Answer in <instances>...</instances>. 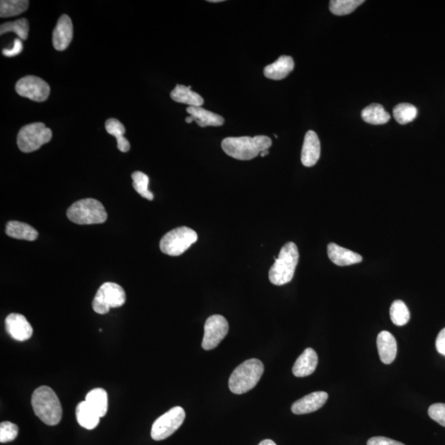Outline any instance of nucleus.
<instances>
[{
  "label": "nucleus",
  "instance_id": "4c0bfd02",
  "mask_svg": "<svg viewBox=\"0 0 445 445\" xmlns=\"http://www.w3.org/2000/svg\"><path fill=\"white\" fill-rule=\"evenodd\" d=\"M258 445H278V444H276L274 442H272L271 439H264V440H262V442H260V444H259Z\"/></svg>",
  "mask_w": 445,
  "mask_h": 445
},
{
  "label": "nucleus",
  "instance_id": "f257e3e1",
  "mask_svg": "<svg viewBox=\"0 0 445 445\" xmlns=\"http://www.w3.org/2000/svg\"><path fill=\"white\" fill-rule=\"evenodd\" d=\"M272 141L270 137H228L222 141L224 153L239 161H251L264 151L270 149Z\"/></svg>",
  "mask_w": 445,
  "mask_h": 445
},
{
  "label": "nucleus",
  "instance_id": "bb28decb",
  "mask_svg": "<svg viewBox=\"0 0 445 445\" xmlns=\"http://www.w3.org/2000/svg\"><path fill=\"white\" fill-rule=\"evenodd\" d=\"M28 0H2L0 2V17L10 18L21 15L28 10Z\"/></svg>",
  "mask_w": 445,
  "mask_h": 445
},
{
  "label": "nucleus",
  "instance_id": "1a4fd4ad",
  "mask_svg": "<svg viewBox=\"0 0 445 445\" xmlns=\"http://www.w3.org/2000/svg\"><path fill=\"white\" fill-rule=\"evenodd\" d=\"M185 418V413L183 408H172L154 422L151 437L156 442L170 437L183 424Z\"/></svg>",
  "mask_w": 445,
  "mask_h": 445
},
{
  "label": "nucleus",
  "instance_id": "aec40b11",
  "mask_svg": "<svg viewBox=\"0 0 445 445\" xmlns=\"http://www.w3.org/2000/svg\"><path fill=\"white\" fill-rule=\"evenodd\" d=\"M295 62L291 56L282 55L274 63L264 69V75L267 79L282 80L293 71Z\"/></svg>",
  "mask_w": 445,
  "mask_h": 445
},
{
  "label": "nucleus",
  "instance_id": "72a5a7b5",
  "mask_svg": "<svg viewBox=\"0 0 445 445\" xmlns=\"http://www.w3.org/2000/svg\"><path fill=\"white\" fill-rule=\"evenodd\" d=\"M428 415L432 420L445 427V403H435L428 409Z\"/></svg>",
  "mask_w": 445,
  "mask_h": 445
},
{
  "label": "nucleus",
  "instance_id": "7c9ffc66",
  "mask_svg": "<svg viewBox=\"0 0 445 445\" xmlns=\"http://www.w3.org/2000/svg\"><path fill=\"white\" fill-rule=\"evenodd\" d=\"M390 318L393 324L399 327L404 326L409 322V309L403 301L393 302L390 308Z\"/></svg>",
  "mask_w": 445,
  "mask_h": 445
},
{
  "label": "nucleus",
  "instance_id": "c756f323",
  "mask_svg": "<svg viewBox=\"0 0 445 445\" xmlns=\"http://www.w3.org/2000/svg\"><path fill=\"white\" fill-rule=\"evenodd\" d=\"M417 107L410 103H401L393 109V116L397 123L406 125L413 122L417 118Z\"/></svg>",
  "mask_w": 445,
  "mask_h": 445
},
{
  "label": "nucleus",
  "instance_id": "58836bf2",
  "mask_svg": "<svg viewBox=\"0 0 445 445\" xmlns=\"http://www.w3.org/2000/svg\"><path fill=\"white\" fill-rule=\"evenodd\" d=\"M269 154V150H266L264 152L260 154L261 157H265L266 155Z\"/></svg>",
  "mask_w": 445,
  "mask_h": 445
},
{
  "label": "nucleus",
  "instance_id": "a878e982",
  "mask_svg": "<svg viewBox=\"0 0 445 445\" xmlns=\"http://www.w3.org/2000/svg\"><path fill=\"white\" fill-rule=\"evenodd\" d=\"M105 127L107 133L118 140V148L120 151L127 153L131 149L129 142L124 137L125 128L122 122H120L118 119L111 118L107 120Z\"/></svg>",
  "mask_w": 445,
  "mask_h": 445
},
{
  "label": "nucleus",
  "instance_id": "ddd939ff",
  "mask_svg": "<svg viewBox=\"0 0 445 445\" xmlns=\"http://www.w3.org/2000/svg\"><path fill=\"white\" fill-rule=\"evenodd\" d=\"M328 399L326 392H314L295 401L291 410L296 415H304L316 412L322 408Z\"/></svg>",
  "mask_w": 445,
  "mask_h": 445
},
{
  "label": "nucleus",
  "instance_id": "f704fd0d",
  "mask_svg": "<svg viewBox=\"0 0 445 445\" xmlns=\"http://www.w3.org/2000/svg\"><path fill=\"white\" fill-rule=\"evenodd\" d=\"M24 50L23 42L20 38H16L14 42V46L11 49H3L2 53L6 57H14V56L19 55Z\"/></svg>",
  "mask_w": 445,
  "mask_h": 445
},
{
  "label": "nucleus",
  "instance_id": "2eb2a0df",
  "mask_svg": "<svg viewBox=\"0 0 445 445\" xmlns=\"http://www.w3.org/2000/svg\"><path fill=\"white\" fill-rule=\"evenodd\" d=\"M73 24L68 15H62L58 20L53 32V42L55 49L63 51L68 48L73 39Z\"/></svg>",
  "mask_w": 445,
  "mask_h": 445
},
{
  "label": "nucleus",
  "instance_id": "9d476101",
  "mask_svg": "<svg viewBox=\"0 0 445 445\" xmlns=\"http://www.w3.org/2000/svg\"><path fill=\"white\" fill-rule=\"evenodd\" d=\"M15 90L21 97L37 102H45L51 93L50 86L46 81L33 75L24 77L17 82Z\"/></svg>",
  "mask_w": 445,
  "mask_h": 445
},
{
  "label": "nucleus",
  "instance_id": "5701e85b",
  "mask_svg": "<svg viewBox=\"0 0 445 445\" xmlns=\"http://www.w3.org/2000/svg\"><path fill=\"white\" fill-rule=\"evenodd\" d=\"M76 418L78 423L82 427L87 430H93L99 424L101 417L86 403V401H84L77 406Z\"/></svg>",
  "mask_w": 445,
  "mask_h": 445
},
{
  "label": "nucleus",
  "instance_id": "a211bd4d",
  "mask_svg": "<svg viewBox=\"0 0 445 445\" xmlns=\"http://www.w3.org/2000/svg\"><path fill=\"white\" fill-rule=\"evenodd\" d=\"M377 347L380 361L383 364L390 365L394 361L397 352V341L390 332L383 331L380 332L377 338Z\"/></svg>",
  "mask_w": 445,
  "mask_h": 445
},
{
  "label": "nucleus",
  "instance_id": "9b49d317",
  "mask_svg": "<svg viewBox=\"0 0 445 445\" xmlns=\"http://www.w3.org/2000/svg\"><path fill=\"white\" fill-rule=\"evenodd\" d=\"M228 332V323L221 315H212L205 323V334L201 347L210 351L218 347Z\"/></svg>",
  "mask_w": 445,
  "mask_h": 445
},
{
  "label": "nucleus",
  "instance_id": "dca6fc26",
  "mask_svg": "<svg viewBox=\"0 0 445 445\" xmlns=\"http://www.w3.org/2000/svg\"><path fill=\"white\" fill-rule=\"evenodd\" d=\"M318 357L316 352L312 348H307L297 358L293 366V374L298 378L307 377L316 370Z\"/></svg>",
  "mask_w": 445,
  "mask_h": 445
},
{
  "label": "nucleus",
  "instance_id": "423d86ee",
  "mask_svg": "<svg viewBox=\"0 0 445 445\" xmlns=\"http://www.w3.org/2000/svg\"><path fill=\"white\" fill-rule=\"evenodd\" d=\"M198 239L197 233L188 227H179L166 233L161 241V250L168 256L178 257Z\"/></svg>",
  "mask_w": 445,
  "mask_h": 445
},
{
  "label": "nucleus",
  "instance_id": "393cba45",
  "mask_svg": "<svg viewBox=\"0 0 445 445\" xmlns=\"http://www.w3.org/2000/svg\"><path fill=\"white\" fill-rule=\"evenodd\" d=\"M361 116L365 122L372 125L386 124L391 118V116L384 107L377 103L365 107L361 112Z\"/></svg>",
  "mask_w": 445,
  "mask_h": 445
},
{
  "label": "nucleus",
  "instance_id": "4468645a",
  "mask_svg": "<svg viewBox=\"0 0 445 445\" xmlns=\"http://www.w3.org/2000/svg\"><path fill=\"white\" fill-rule=\"evenodd\" d=\"M321 154V145L318 136L314 131L306 133L303 148H302L301 162L305 167H313L318 163Z\"/></svg>",
  "mask_w": 445,
  "mask_h": 445
},
{
  "label": "nucleus",
  "instance_id": "412c9836",
  "mask_svg": "<svg viewBox=\"0 0 445 445\" xmlns=\"http://www.w3.org/2000/svg\"><path fill=\"white\" fill-rule=\"evenodd\" d=\"M172 100L179 103H183L189 107H201L204 105V99L200 94L192 92V86L185 87L184 85H176L170 94Z\"/></svg>",
  "mask_w": 445,
  "mask_h": 445
},
{
  "label": "nucleus",
  "instance_id": "ea45409f",
  "mask_svg": "<svg viewBox=\"0 0 445 445\" xmlns=\"http://www.w3.org/2000/svg\"><path fill=\"white\" fill-rule=\"evenodd\" d=\"M210 3H220L224 2L223 0H209Z\"/></svg>",
  "mask_w": 445,
  "mask_h": 445
},
{
  "label": "nucleus",
  "instance_id": "6e6552de",
  "mask_svg": "<svg viewBox=\"0 0 445 445\" xmlns=\"http://www.w3.org/2000/svg\"><path fill=\"white\" fill-rule=\"evenodd\" d=\"M127 296L118 284L107 282L99 288L93 300V309L98 314H106L111 308H119L125 303Z\"/></svg>",
  "mask_w": 445,
  "mask_h": 445
},
{
  "label": "nucleus",
  "instance_id": "2f4dec72",
  "mask_svg": "<svg viewBox=\"0 0 445 445\" xmlns=\"http://www.w3.org/2000/svg\"><path fill=\"white\" fill-rule=\"evenodd\" d=\"M131 178L133 180L134 189H135L142 197L149 201H153L154 194L149 190V176L145 174L144 172L137 171L133 172Z\"/></svg>",
  "mask_w": 445,
  "mask_h": 445
},
{
  "label": "nucleus",
  "instance_id": "7ed1b4c3",
  "mask_svg": "<svg viewBox=\"0 0 445 445\" xmlns=\"http://www.w3.org/2000/svg\"><path fill=\"white\" fill-rule=\"evenodd\" d=\"M274 258L275 263L269 271L270 282L278 287L291 282L300 258L296 244L288 242L280 249L278 257Z\"/></svg>",
  "mask_w": 445,
  "mask_h": 445
},
{
  "label": "nucleus",
  "instance_id": "0eeeda50",
  "mask_svg": "<svg viewBox=\"0 0 445 445\" xmlns=\"http://www.w3.org/2000/svg\"><path fill=\"white\" fill-rule=\"evenodd\" d=\"M53 138V131L44 123H32L21 127L17 143L21 152L32 153L47 144Z\"/></svg>",
  "mask_w": 445,
  "mask_h": 445
},
{
  "label": "nucleus",
  "instance_id": "b1692460",
  "mask_svg": "<svg viewBox=\"0 0 445 445\" xmlns=\"http://www.w3.org/2000/svg\"><path fill=\"white\" fill-rule=\"evenodd\" d=\"M87 403L99 417L106 416L108 409V397L107 392L103 388H94L85 397Z\"/></svg>",
  "mask_w": 445,
  "mask_h": 445
},
{
  "label": "nucleus",
  "instance_id": "473e14b6",
  "mask_svg": "<svg viewBox=\"0 0 445 445\" xmlns=\"http://www.w3.org/2000/svg\"><path fill=\"white\" fill-rule=\"evenodd\" d=\"M18 434L19 427L14 423L4 421L0 424V442H11L17 438Z\"/></svg>",
  "mask_w": 445,
  "mask_h": 445
},
{
  "label": "nucleus",
  "instance_id": "c9c22d12",
  "mask_svg": "<svg viewBox=\"0 0 445 445\" xmlns=\"http://www.w3.org/2000/svg\"><path fill=\"white\" fill-rule=\"evenodd\" d=\"M367 445H405L403 443L397 442L390 438L383 437V436H376L371 438L367 442Z\"/></svg>",
  "mask_w": 445,
  "mask_h": 445
},
{
  "label": "nucleus",
  "instance_id": "f3484780",
  "mask_svg": "<svg viewBox=\"0 0 445 445\" xmlns=\"http://www.w3.org/2000/svg\"><path fill=\"white\" fill-rule=\"evenodd\" d=\"M327 255L330 260L339 266L357 264L363 261V257L360 254L340 247L334 243L328 244Z\"/></svg>",
  "mask_w": 445,
  "mask_h": 445
},
{
  "label": "nucleus",
  "instance_id": "f03ea898",
  "mask_svg": "<svg viewBox=\"0 0 445 445\" xmlns=\"http://www.w3.org/2000/svg\"><path fill=\"white\" fill-rule=\"evenodd\" d=\"M32 406L36 416L48 426L58 425L62 418V407L56 393L47 386L33 393Z\"/></svg>",
  "mask_w": 445,
  "mask_h": 445
},
{
  "label": "nucleus",
  "instance_id": "4be33fe9",
  "mask_svg": "<svg viewBox=\"0 0 445 445\" xmlns=\"http://www.w3.org/2000/svg\"><path fill=\"white\" fill-rule=\"evenodd\" d=\"M6 235L16 239L34 241L38 237V233L29 224L19 221H10L6 224Z\"/></svg>",
  "mask_w": 445,
  "mask_h": 445
},
{
  "label": "nucleus",
  "instance_id": "e433bc0d",
  "mask_svg": "<svg viewBox=\"0 0 445 445\" xmlns=\"http://www.w3.org/2000/svg\"><path fill=\"white\" fill-rule=\"evenodd\" d=\"M435 347L437 352L445 356V327L439 332L435 340Z\"/></svg>",
  "mask_w": 445,
  "mask_h": 445
},
{
  "label": "nucleus",
  "instance_id": "f8f14e48",
  "mask_svg": "<svg viewBox=\"0 0 445 445\" xmlns=\"http://www.w3.org/2000/svg\"><path fill=\"white\" fill-rule=\"evenodd\" d=\"M6 329L12 338L25 341L32 338L33 329L24 315L11 314L6 319Z\"/></svg>",
  "mask_w": 445,
  "mask_h": 445
},
{
  "label": "nucleus",
  "instance_id": "c85d7f7f",
  "mask_svg": "<svg viewBox=\"0 0 445 445\" xmlns=\"http://www.w3.org/2000/svg\"><path fill=\"white\" fill-rule=\"evenodd\" d=\"M364 3V0H332L329 8L334 15L344 16L352 14Z\"/></svg>",
  "mask_w": 445,
  "mask_h": 445
},
{
  "label": "nucleus",
  "instance_id": "6ab92c4d",
  "mask_svg": "<svg viewBox=\"0 0 445 445\" xmlns=\"http://www.w3.org/2000/svg\"><path fill=\"white\" fill-rule=\"evenodd\" d=\"M188 113L191 116L193 122H197L199 127H221L224 119L221 116L214 113L202 107H188Z\"/></svg>",
  "mask_w": 445,
  "mask_h": 445
},
{
  "label": "nucleus",
  "instance_id": "39448f33",
  "mask_svg": "<svg viewBox=\"0 0 445 445\" xmlns=\"http://www.w3.org/2000/svg\"><path fill=\"white\" fill-rule=\"evenodd\" d=\"M67 217L77 224H98L106 222L107 213L101 202L88 198L73 203Z\"/></svg>",
  "mask_w": 445,
  "mask_h": 445
},
{
  "label": "nucleus",
  "instance_id": "cd10ccee",
  "mask_svg": "<svg viewBox=\"0 0 445 445\" xmlns=\"http://www.w3.org/2000/svg\"><path fill=\"white\" fill-rule=\"evenodd\" d=\"M7 33H15L21 41L27 40L29 33L28 21L20 19L15 21H8L0 26V34L3 35Z\"/></svg>",
  "mask_w": 445,
  "mask_h": 445
},
{
  "label": "nucleus",
  "instance_id": "20e7f679",
  "mask_svg": "<svg viewBox=\"0 0 445 445\" xmlns=\"http://www.w3.org/2000/svg\"><path fill=\"white\" fill-rule=\"evenodd\" d=\"M263 372L264 365L262 362L257 358H250L233 370L228 380V387L233 393L244 394L257 385Z\"/></svg>",
  "mask_w": 445,
  "mask_h": 445
}]
</instances>
